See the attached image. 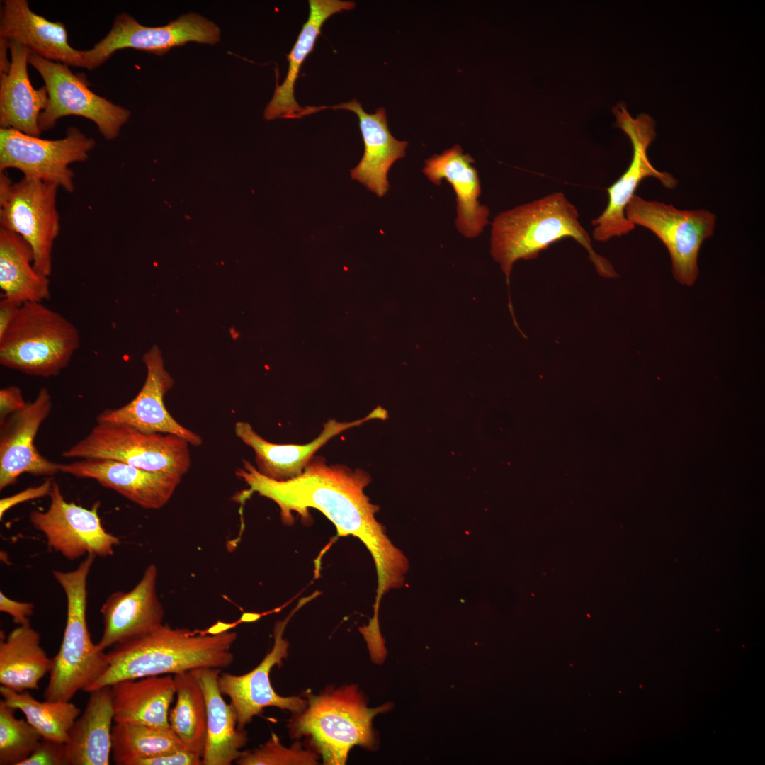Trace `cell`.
Returning <instances> with one entry per match:
<instances>
[{
    "mask_svg": "<svg viewBox=\"0 0 765 765\" xmlns=\"http://www.w3.org/2000/svg\"><path fill=\"white\" fill-rule=\"evenodd\" d=\"M231 628L230 625L222 624L198 631L162 624L147 634L113 646L107 653V669L86 692L124 680L200 668H227L234 661L232 647L237 639Z\"/></svg>",
    "mask_w": 765,
    "mask_h": 765,
    "instance_id": "2",
    "label": "cell"
},
{
    "mask_svg": "<svg viewBox=\"0 0 765 765\" xmlns=\"http://www.w3.org/2000/svg\"><path fill=\"white\" fill-rule=\"evenodd\" d=\"M34 608L33 603L16 601L0 592V611L10 615L18 625L30 624Z\"/></svg>",
    "mask_w": 765,
    "mask_h": 765,
    "instance_id": "39",
    "label": "cell"
},
{
    "mask_svg": "<svg viewBox=\"0 0 765 765\" xmlns=\"http://www.w3.org/2000/svg\"><path fill=\"white\" fill-rule=\"evenodd\" d=\"M49 496L48 509L31 511L29 519L44 534L50 549L70 560L86 555L106 557L113 554L120 539L103 527L98 514L99 502L91 509L67 502L56 482H52Z\"/></svg>",
    "mask_w": 765,
    "mask_h": 765,
    "instance_id": "14",
    "label": "cell"
},
{
    "mask_svg": "<svg viewBox=\"0 0 765 765\" xmlns=\"http://www.w3.org/2000/svg\"><path fill=\"white\" fill-rule=\"evenodd\" d=\"M143 362L147 376L137 396L125 406L103 410L98 415L97 423L123 424L145 433L173 434L186 439L189 444L200 446L202 438L177 422L165 407L164 397L173 387L174 380L164 368L157 346L144 355Z\"/></svg>",
    "mask_w": 765,
    "mask_h": 765,
    "instance_id": "17",
    "label": "cell"
},
{
    "mask_svg": "<svg viewBox=\"0 0 765 765\" xmlns=\"http://www.w3.org/2000/svg\"><path fill=\"white\" fill-rule=\"evenodd\" d=\"M237 477L249 487L244 495L257 492L273 500L280 510L284 523H293L292 511L309 518V508L320 511L336 526L339 536L359 538L370 551L377 570L378 589L374 609L378 610L383 594L402 586L409 569L408 560L385 533L376 520L379 507L373 504L364 489L370 482L363 470L344 465H327L324 458L314 456L299 476L275 480L261 475L244 460Z\"/></svg>",
    "mask_w": 765,
    "mask_h": 765,
    "instance_id": "1",
    "label": "cell"
},
{
    "mask_svg": "<svg viewBox=\"0 0 765 765\" xmlns=\"http://www.w3.org/2000/svg\"><path fill=\"white\" fill-rule=\"evenodd\" d=\"M220 39L217 25L198 13H189L165 26L149 27L123 13L116 16L110 30L101 40L91 49L82 51V59L84 67L93 70L121 49L133 48L162 55L188 42L214 45Z\"/></svg>",
    "mask_w": 765,
    "mask_h": 765,
    "instance_id": "13",
    "label": "cell"
},
{
    "mask_svg": "<svg viewBox=\"0 0 765 765\" xmlns=\"http://www.w3.org/2000/svg\"><path fill=\"white\" fill-rule=\"evenodd\" d=\"M59 468L60 472L76 477L95 480L147 509L166 505L182 478L179 474L150 472L103 458L79 459L59 464Z\"/></svg>",
    "mask_w": 765,
    "mask_h": 765,
    "instance_id": "18",
    "label": "cell"
},
{
    "mask_svg": "<svg viewBox=\"0 0 765 765\" xmlns=\"http://www.w3.org/2000/svg\"><path fill=\"white\" fill-rule=\"evenodd\" d=\"M21 765H67L64 742L42 739Z\"/></svg>",
    "mask_w": 765,
    "mask_h": 765,
    "instance_id": "36",
    "label": "cell"
},
{
    "mask_svg": "<svg viewBox=\"0 0 765 765\" xmlns=\"http://www.w3.org/2000/svg\"><path fill=\"white\" fill-rule=\"evenodd\" d=\"M290 616L276 623L273 646L256 667L242 675L222 672L219 676L220 690L223 696L230 699L234 707L239 730H244L265 708L276 707L299 713L307 706V701L299 696L278 695L270 680L272 668L275 665L282 666L283 659L288 655L289 643L283 638V633Z\"/></svg>",
    "mask_w": 765,
    "mask_h": 765,
    "instance_id": "16",
    "label": "cell"
},
{
    "mask_svg": "<svg viewBox=\"0 0 765 765\" xmlns=\"http://www.w3.org/2000/svg\"><path fill=\"white\" fill-rule=\"evenodd\" d=\"M81 716L64 742L67 765H108L112 753L114 710L110 686L89 692Z\"/></svg>",
    "mask_w": 765,
    "mask_h": 765,
    "instance_id": "26",
    "label": "cell"
},
{
    "mask_svg": "<svg viewBox=\"0 0 765 765\" xmlns=\"http://www.w3.org/2000/svg\"><path fill=\"white\" fill-rule=\"evenodd\" d=\"M30 64L40 74L47 91L48 101L38 118L40 130L54 128L57 120L68 115L91 120L108 140L116 138L127 123L130 111L91 91L87 82L72 73L69 66L30 53Z\"/></svg>",
    "mask_w": 765,
    "mask_h": 765,
    "instance_id": "11",
    "label": "cell"
},
{
    "mask_svg": "<svg viewBox=\"0 0 765 765\" xmlns=\"http://www.w3.org/2000/svg\"><path fill=\"white\" fill-rule=\"evenodd\" d=\"M318 755L302 748L300 743L287 748L281 744L276 734L260 747L242 752L234 762L239 765H313L318 764Z\"/></svg>",
    "mask_w": 765,
    "mask_h": 765,
    "instance_id": "35",
    "label": "cell"
},
{
    "mask_svg": "<svg viewBox=\"0 0 765 765\" xmlns=\"http://www.w3.org/2000/svg\"><path fill=\"white\" fill-rule=\"evenodd\" d=\"M176 703L169 710L171 729L186 748L203 756L207 731V708L203 690L191 672L173 675Z\"/></svg>",
    "mask_w": 765,
    "mask_h": 765,
    "instance_id": "31",
    "label": "cell"
},
{
    "mask_svg": "<svg viewBox=\"0 0 765 765\" xmlns=\"http://www.w3.org/2000/svg\"><path fill=\"white\" fill-rule=\"evenodd\" d=\"M331 108L350 110L358 116L364 153L358 165L351 170V176L378 196H383L389 189L388 171L395 162L405 156L407 142L392 135L383 108L369 114L356 99Z\"/></svg>",
    "mask_w": 765,
    "mask_h": 765,
    "instance_id": "23",
    "label": "cell"
},
{
    "mask_svg": "<svg viewBox=\"0 0 765 765\" xmlns=\"http://www.w3.org/2000/svg\"><path fill=\"white\" fill-rule=\"evenodd\" d=\"M95 557L89 555L74 570L52 572L66 596L67 618L44 693L47 701H70L79 691H86L108 668V654L92 642L86 621L87 578Z\"/></svg>",
    "mask_w": 765,
    "mask_h": 765,
    "instance_id": "5",
    "label": "cell"
},
{
    "mask_svg": "<svg viewBox=\"0 0 765 765\" xmlns=\"http://www.w3.org/2000/svg\"><path fill=\"white\" fill-rule=\"evenodd\" d=\"M110 687L115 723L171 728L169 708L176 696L171 674L120 681Z\"/></svg>",
    "mask_w": 765,
    "mask_h": 765,
    "instance_id": "27",
    "label": "cell"
},
{
    "mask_svg": "<svg viewBox=\"0 0 765 765\" xmlns=\"http://www.w3.org/2000/svg\"><path fill=\"white\" fill-rule=\"evenodd\" d=\"M309 6V17L288 55L289 64L286 77L281 85L276 83L273 96L265 109L266 120L305 116L306 108H302L294 96L295 84L300 67L312 51L325 21L336 13L353 9L356 4L351 1L310 0Z\"/></svg>",
    "mask_w": 765,
    "mask_h": 765,
    "instance_id": "28",
    "label": "cell"
},
{
    "mask_svg": "<svg viewBox=\"0 0 765 765\" xmlns=\"http://www.w3.org/2000/svg\"><path fill=\"white\" fill-rule=\"evenodd\" d=\"M21 305L1 298L0 300V339H1Z\"/></svg>",
    "mask_w": 765,
    "mask_h": 765,
    "instance_id": "41",
    "label": "cell"
},
{
    "mask_svg": "<svg viewBox=\"0 0 765 765\" xmlns=\"http://www.w3.org/2000/svg\"><path fill=\"white\" fill-rule=\"evenodd\" d=\"M27 402L24 400L21 390L11 385L0 390V421L11 414L23 409Z\"/></svg>",
    "mask_w": 765,
    "mask_h": 765,
    "instance_id": "40",
    "label": "cell"
},
{
    "mask_svg": "<svg viewBox=\"0 0 765 765\" xmlns=\"http://www.w3.org/2000/svg\"><path fill=\"white\" fill-rule=\"evenodd\" d=\"M77 327L42 302L22 304L0 339V364L26 375L60 374L80 346Z\"/></svg>",
    "mask_w": 765,
    "mask_h": 765,
    "instance_id": "6",
    "label": "cell"
},
{
    "mask_svg": "<svg viewBox=\"0 0 765 765\" xmlns=\"http://www.w3.org/2000/svg\"><path fill=\"white\" fill-rule=\"evenodd\" d=\"M307 706L288 724L292 737L309 736L324 764H346L351 749L361 746L373 749L375 735L373 719L390 710L386 703L370 708L355 684L327 689L319 696L309 694Z\"/></svg>",
    "mask_w": 765,
    "mask_h": 765,
    "instance_id": "4",
    "label": "cell"
},
{
    "mask_svg": "<svg viewBox=\"0 0 765 765\" xmlns=\"http://www.w3.org/2000/svg\"><path fill=\"white\" fill-rule=\"evenodd\" d=\"M60 187L52 183L23 177L13 183L0 173L1 227L21 236L32 247L33 266L50 277L54 242L60 232L56 198Z\"/></svg>",
    "mask_w": 765,
    "mask_h": 765,
    "instance_id": "8",
    "label": "cell"
},
{
    "mask_svg": "<svg viewBox=\"0 0 765 765\" xmlns=\"http://www.w3.org/2000/svg\"><path fill=\"white\" fill-rule=\"evenodd\" d=\"M572 238L588 253L596 272L602 277H618L613 266L594 249L587 231L579 221V213L562 192H554L498 214L492 225L490 254L499 263L506 283L514 263L536 259L551 244Z\"/></svg>",
    "mask_w": 765,
    "mask_h": 765,
    "instance_id": "3",
    "label": "cell"
},
{
    "mask_svg": "<svg viewBox=\"0 0 765 765\" xmlns=\"http://www.w3.org/2000/svg\"><path fill=\"white\" fill-rule=\"evenodd\" d=\"M52 407L47 388H41L35 400L0 421V489L13 485L23 473L52 476L60 472L59 463L42 455L35 438Z\"/></svg>",
    "mask_w": 765,
    "mask_h": 765,
    "instance_id": "15",
    "label": "cell"
},
{
    "mask_svg": "<svg viewBox=\"0 0 765 765\" xmlns=\"http://www.w3.org/2000/svg\"><path fill=\"white\" fill-rule=\"evenodd\" d=\"M2 2L0 42L13 40L45 59L67 66L84 67L82 51L69 45L62 23L50 21L34 13L27 0Z\"/></svg>",
    "mask_w": 765,
    "mask_h": 765,
    "instance_id": "21",
    "label": "cell"
},
{
    "mask_svg": "<svg viewBox=\"0 0 765 765\" xmlns=\"http://www.w3.org/2000/svg\"><path fill=\"white\" fill-rule=\"evenodd\" d=\"M34 253L19 234L0 229V288L2 297L20 305L51 297L49 277L33 266Z\"/></svg>",
    "mask_w": 765,
    "mask_h": 765,
    "instance_id": "30",
    "label": "cell"
},
{
    "mask_svg": "<svg viewBox=\"0 0 765 765\" xmlns=\"http://www.w3.org/2000/svg\"><path fill=\"white\" fill-rule=\"evenodd\" d=\"M616 125L630 138L633 157L626 171L607 188L608 202L603 212L591 220L594 227L593 238L606 242L613 237L628 234L635 225L625 217V210L640 182L647 177H654L667 188H674L678 183L674 176L659 171L650 163L647 150L655 138V123L647 114L633 118L625 106L619 103L613 108Z\"/></svg>",
    "mask_w": 765,
    "mask_h": 765,
    "instance_id": "12",
    "label": "cell"
},
{
    "mask_svg": "<svg viewBox=\"0 0 765 765\" xmlns=\"http://www.w3.org/2000/svg\"><path fill=\"white\" fill-rule=\"evenodd\" d=\"M53 659L40 646V633L30 624L18 625L5 637L1 631L0 684L16 692L38 690L50 673Z\"/></svg>",
    "mask_w": 765,
    "mask_h": 765,
    "instance_id": "29",
    "label": "cell"
},
{
    "mask_svg": "<svg viewBox=\"0 0 765 765\" xmlns=\"http://www.w3.org/2000/svg\"><path fill=\"white\" fill-rule=\"evenodd\" d=\"M220 669L191 671L199 683L206 702L207 731L202 765H230L239 757L248 741L247 732L237 726L234 707L223 698L218 686Z\"/></svg>",
    "mask_w": 765,
    "mask_h": 765,
    "instance_id": "25",
    "label": "cell"
},
{
    "mask_svg": "<svg viewBox=\"0 0 765 765\" xmlns=\"http://www.w3.org/2000/svg\"><path fill=\"white\" fill-rule=\"evenodd\" d=\"M52 482L48 479L40 485L30 487L9 497L1 498L0 499V519L8 509L19 504L50 495Z\"/></svg>",
    "mask_w": 765,
    "mask_h": 765,
    "instance_id": "38",
    "label": "cell"
},
{
    "mask_svg": "<svg viewBox=\"0 0 765 765\" xmlns=\"http://www.w3.org/2000/svg\"><path fill=\"white\" fill-rule=\"evenodd\" d=\"M473 158L464 154L458 144L434 154L425 161L424 174L429 181L439 186L446 180L456 194L458 230L468 238L478 236L489 224V208L481 205L478 198L481 186L478 172L472 166Z\"/></svg>",
    "mask_w": 765,
    "mask_h": 765,
    "instance_id": "22",
    "label": "cell"
},
{
    "mask_svg": "<svg viewBox=\"0 0 765 765\" xmlns=\"http://www.w3.org/2000/svg\"><path fill=\"white\" fill-rule=\"evenodd\" d=\"M625 214L635 226L648 229L662 242L671 257L674 278L681 284L693 285L698 275V253L704 240L713 234L715 215L705 209L680 210L637 195Z\"/></svg>",
    "mask_w": 765,
    "mask_h": 765,
    "instance_id": "9",
    "label": "cell"
},
{
    "mask_svg": "<svg viewBox=\"0 0 765 765\" xmlns=\"http://www.w3.org/2000/svg\"><path fill=\"white\" fill-rule=\"evenodd\" d=\"M5 43L11 53V64L8 71L0 72L1 128L39 137L38 121L47 104V89L44 86L35 89L30 81L27 64L30 50L13 40Z\"/></svg>",
    "mask_w": 765,
    "mask_h": 765,
    "instance_id": "24",
    "label": "cell"
},
{
    "mask_svg": "<svg viewBox=\"0 0 765 765\" xmlns=\"http://www.w3.org/2000/svg\"><path fill=\"white\" fill-rule=\"evenodd\" d=\"M16 710L0 701L1 765H21L42 739L27 720L16 718Z\"/></svg>",
    "mask_w": 765,
    "mask_h": 765,
    "instance_id": "34",
    "label": "cell"
},
{
    "mask_svg": "<svg viewBox=\"0 0 765 765\" xmlns=\"http://www.w3.org/2000/svg\"><path fill=\"white\" fill-rule=\"evenodd\" d=\"M188 444L176 435L145 433L126 424L102 422L62 456L108 458L150 472L183 476L191 465Z\"/></svg>",
    "mask_w": 765,
    "mask_h": 765,
    "instance_id": "7",
    "label": "cell"
},
{
    "mask_svg": "<svg viewBox=\"0 0 765 765\" xmlns=\"http://www.w3.org/2000/svg\"><path fill=\"white\" fill-rule=\"evenodd\" d=\"M95 146L94 139L76 127L67 128L66 136L57 140L0 128V173L18 169L24 177L52 183L72 193L74 173L69 165L86 161Z\"/></svg>",
    "mask_w": 765,
    "mask_h": 765,
    "instance_id": "10",
    "label": "cell"
},
{
    "mask_svg": "<svg viewBox=\"0 0 765 765\" xmlns=\"http://www.w3.org/2000/svg\"><path fill=\"white\" fill-rule=\"evenodd\" d=\"M157 568L149 565L140 581L130 591L113 592L101 608L103 630L96 643L101 650L157 629L163 624L164 610L157 593Z\"/></svg>",
    "mask_w": 765,
    "mask_h": 765,
    "instance_id": "19",
    "label": "cell"
},
{
    "mask_svg": "<svg viewBox=\"0 0 765 765\" xmlns=\"http://www.w3.org/2000/svg\"><path fill=\"white\" fill-rule=\"evenodd\" d=\"M387 411L378 407L364 418L353 421L339 422L328 420L319 435L306 444H278L271 443L258 434L246 421H237L234 433L255 453L257 470L275 480H286L301 475L314 453L330 439L341 432L374 419H385Z\"/></svg>",
    "mask_w": 765,
    "mask_h": 765,
    "instance_id": "20",
    "label": "cell"
},
{
    "mask_svg": "<svg viewBox=\"0 0 765 765\" xmlns=\"http://www.w3.org/2000/svg\"><path fill=\"white\" fill-rule=\"evenodd\" d=\"M132 765H202V758L187 749L135 761Z\"/></svg>",
    "mask_w": 765,
    "mask_h": 765,
    "instance_id": "37",
    "label": "cell"
},
{
    "mask_svg": "<svg viewBox=\"0 0 765 765\" xmlns=\"http://www.w3.org/2000/svg\"><path fill=\"white\" fill-rule=\"evenodd\" d=\"M186 749L171 728L115 723L112 729V756L117 765H132L145 759Z\"/></svg>",
    "mask_w": 765,
    "mask_h": 765,
    "instance_id": "33",
    "label": "cell"
},
{
    "mask_svg": "<svg viewBox=\"0 0 765 765\" xmlns=\"http://www.w3.org/2000/svg\"><path fill=\"white\" fill-rule=\"evenodd\" d=\"M0 693L7 705L24 714L26 720L42 739L65 742L71 727L81 713L79 708L71 701L41 702L28 691L16 692L1 686Z\"/></svg>",
    "mask_w": 765,
    "mask_h": 765,
    "instance_id": "32",
    "label": "cell"
}]
</instances>
